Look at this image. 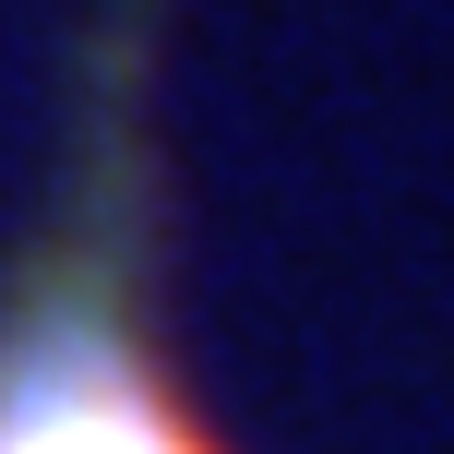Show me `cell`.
Returning a JSON list of instances; mask_svg holds the SVG:
<instances>
[{"label": "cell", "mask_w": 454, "mask_h": 454, "mask_svg": "<svg viewBox=\"0 0 454 454\" xmlns=\"http://www.w3.org/2000/svg\"><path fill=\"white\" fill-rule=\"evenodd\" d=\"M0 454H215L108 335H36L0 371Z\"/></svg>", "instance_id": "obj_1"}]
</instances>
